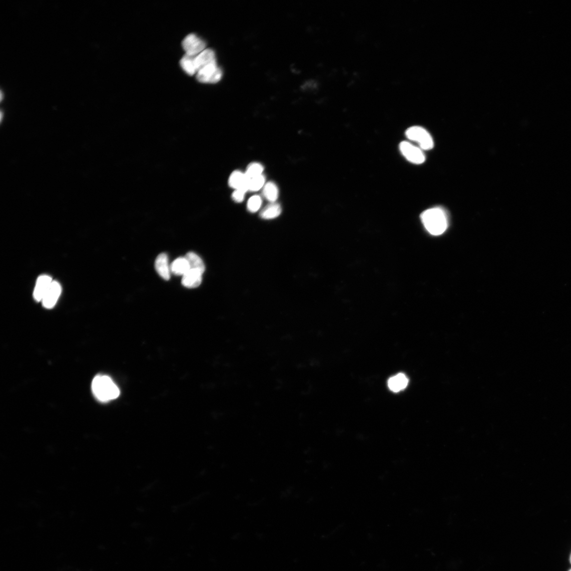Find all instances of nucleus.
<instances>
[{
	"label": "nucleus",
	"instance_id": "nucleus-15",
	"mask_svg": "<svg viewBox=\"0 0 571 571\" xmlns=\"http://www.w3.org/2000/svg\"><path fill=\"white\" fill-rule=\"evenodd\" d=\"M282 213V208L276 203L268 205L260 213V217L265 220H271L279 217Z\"/></svg>",
	"mask_w": 571,
	"mask_h": 571
},
{
	"label": "nucleus",
	"instance_id": "nucleus-10",
	"mask_svg": "<svg viewBox=\"0 0 571 571\" xmlns=\"http://www.w3.org/2000/svg\"><path fill=\"white\" fill-rule=\"evenodd\" d=\"M203 274L198 270L191 269L183 276L182 284L187 288L198 287L202 283Z\"/></svg>",
	"mask_w": 571,
	"mask_h": 571
},
{
	"label": "nucleus",
	"instance_id": "nucleus-23",
	"mask_svg": "<svg viewBox=\"0 0 571 571\" xmlns=\"http://www.w3.org/2000/svg\"><path fill=\"white\" fill-rule=\"evenodd\" d=\"M0 94H1V96H0V98H1V100H2L3 98V92L1 91V93H0Z\"/></svg>",
	"mask_w": 571,
	"mask_h": 571
},
{
	"label": "nucleus",
	"instance_id": "nucleus-13",
	"mask_svg": "<svg viewBox=\"0 0 571 571\" xmlns=\"http://www.w3.org/2000/svg\"><path fill=\"white\" fill-rule=\"evenodd\" d=\"M215 61H217L215 52L211 49H205L195 57L196 66L198 72L205 65Z\"/></svg>",
	"mask_w": 571,
	"mask_h": 571
},
{
	"label": "nucleus",
	"instance_id": "nucleus-14",
	"mask_svg": "<svg viewBox=\"0 0 571 571\" xmlns=\"http://www.w3.org/2000/svg\"><path fill=\"white\" fill-rule=\"evenodd\" d=\"M190 269V264L185 257L177 258L171 265V273L175 275L184 276Z\"/></svg>",
	"mask_w": 571,
	"mask_h": 571
},
{
	"label": "nucleus",
	"instance_id": "nucleus-18",
	"mask_svg": "<svg viewBox=\"0 0 571 571\" xmlns=\"http://www.w3.org/2000/svg\"><path fill=\"white\" fill-rule=\"evenodd\" d=\"M185 258L188 261L191 269L198 270L203 274L204 273L205 267L202 259L193 252L187 253Z\"/></svg>",
	"mask_w": 571,
	"mask_h": 571
},
{
	"label": "nucleus",
	"instance_id": "nucleus-3",
	"mask_svg": "<svg viewBox=\"0 0 571 571\" xmlns=\"http://www.w3.org/2000/svg\"><path fill=\"white\" fill-rule=\"evenodd\" d=\"M222 76V71L217 61H215L200 69L196 74V79L202 83L215 84L221 80Z\"/></svg>",
	"mask_w": 571,
	"mask_h": 571
},
{
	"label": "nucleus",
	"instance_id": "nucleus-24",
	"mask_svg": "<svg viewBox=\"0 0 571 571\" xmlns=\"http://www.w3.org/2000/svg\"><path fill=\"white\" fill-rule=\"evenodd\" d=\"M3 112H1V120H2V119H3Z\"/></svg>",
	"mask_w": 571,
	"mask_h": 571
},
{
	"label": "nucleus",
	"instance_id": "nucleus-26",
	"mask_svg": "<svg viewBox=\"0 0 571 571\" xmlns=\"http://www.w3.org/2000/svg\"><path fill=\"white\" fill-rule=\"evenodd\" d=\"M569 571H571V569Z\"/></svg>",
	"mask_w": 571,
	"mask_h": 571
},
{
	"label": "nucleus",
	"instance_id": "nucleus-21",
	"mask_svg": "<svg viewBox=\"0 0 571 571\" xmlns=\"http://www.w3.org/2000/svg\"><path fill=\"white\" fill-rule=\"evenodd\" d=\"M262 200L258 195L252 196L247 203V208L249 212L255 213L257 212L261 207Z\"/></svg>",
	"mask_w": 571,
	"mask_h": 571
},
{
	"label": "nucleus",
	"instance_id": "nucleus-9",
	"mask_svg": "<svg viewBox=\"0 0 571 571\" xmlns=\"http://www.w3.org/2000/svg\"><path fill=\"white\" fill-rule=\"evenodd\" d=\"M53 282L52 278L47 275L41 276L37 279L34 292L36 301H42Z\"/></svg>",
	"mask_w": 571,
	"mask_h": 571
},
{
	"label": "nucleus",
	"instance_id": "nucleus-11",
	"mask_svg": "<svg viewBox=\"0 0 571 571\" xmlns=\"http://www.w3.org/2000/svg\"><path fill=\"white\" fill-rule=\"evenodd\" d=\"M155 268L157 273L162 278L168 280L171 277V266L168 263L167 255L164 253L159 255L155 261Z\"/></svg>",
	"mask_w": 571,
	"mask_h": 571
},
{
	"label": "nucleus",
	"instance_id": "nucleus-17",
	"mask_svg": "<svg viewBox=\"0 0 571 571\" xmlns=\"http://www.w3.org/2000/svg\"><path fill=\"white\" fill-rule=\"evenodd\" d=\"M263 195L268 201L271 203H275L279 196L278 187L273 182L267 183L264 186Z\"/></svg>",
	"mask_w": 571,
	"mask_h": 571
},
{
	"label": "nucleus",
	"instance_id": "nucleus-20",
	"mask_svg": "<svg viewBox=\"0 0 571 571\" xmlns=\"http://www.w3.org/2000/svg\"><path fill=\"white\" fill-rule=\"evenodd\" d=\"M265 183V177L263 175L250 179L249 191L256 192L260 190Z\"/></svg>",
	"mask_w": 571,
	"mask_h": 571
},
{
	"label": "nucleus",
	"instance_id": "nucleus-5",
	"mask_svg": "<svg viewBox=\"0 0 571 571\" xmlns=\"http://www.w3.org/2000/svg\"><path fill=\"white\" fill-rule=\"evenodd\" d=\"M399 149L407 160L413 164H423L425 157L422 150L407 142H402L399 145Z\"/></svg>",
	"mask_w": 571,
	"mask_h": 571
},
{
	"label": "nucleus",
	"instance_id": "nucleus-4",
	"mask_svg": "<svg viewBox=\"0 0 571 571\" xmlns=\"http://www.w3.org/2000/svg\"><path fill=\"white\" fill-rule=\"evenodd\" d=\"M408 139L418 144L422 149L428 151L433 148V139L423 128L415 126L408 129L406 132Z\"/></svg>",
	"mask_w": 571,
	"mask_h": 571
},
{
	"label": "nucleus",
	"instance_id": "nucleus-7",
	"mask_svg": "<svg viewBox=\"0 0 571 571\" xmlns=\"http://www.w3.org/2000/svg\"><path fill=\"white\" fill-rule=\"evenodd\" d=\"M61 292L62 288L60 284L53 281L43 299V306L46 308H53L57 303Z\"/></svg>",
	"mask_w": 571,
	"mask_h": 571
},
{
	"label": "nucleus",
	"instance_id": "nucleus-16",
	"mask_svg": "<svg viewBox=\"0 0 571 571\" xmlns=\"http://www.w3.org/2000/svg\"><path fill=\"white\" fill-rule=\"evenodd\" d=\"M195 57L196 56L185 54L180 62L181 66L183 70L190 76H194L198 72L196 66Z\"/></svg>",
	"mask_w": 571,
	"mask_h": 571
},
{
	"label": "nucleus",
	"instance_id": "nucleus-22",
	"mask_svg": "<svg viewBox=\"0 0 571 571\" xmlns=\"http://www.w3.org/2000/svg\"><path fill=\"white\" fill-rule=\"evenodd\" d=\"M246 191L242 190H236L232 195V199L237 203H241L244 200Z\"/></svg>",
	"mask_w": 571,
	"mask_h": 571
},
{
	"label": "nucleus",
	"instance_id": "nucleus-2",
	"mask_svg": "<svg viewBox=\"0 0 571 571\" xmlns=\"http://www.w3.org/2000/svg\"><path fill=\"white\" fill-rule=\"evenodd\" d=\"M420 218L426 229L432 235H441L447 229V218L441 209L435 208L427 210L421 214Z\"/></svg>",
	"mask_w": 571,
	"mask_h": 571
},
{
	"label": "nucleus",
	"instance_id": "nucleus-12",
	"mask_svg": "<svg viewBox=\"0 0 571 571\" xmlns=\"http://www.w3.org/2000/svg\"><path fill=\"white\" fill-rule=\"evenodd\" d=\"M408 379L403 373H398L391 377L388 381L389 388L393 392H398L405 389L408 384Z\"/></svg>",
	"mask_w": 571,
	"mask_h": 571
},
{
	"label": "nucleus",
	"instance_id": "nucleus-1",
	"mask_svg": "<svg viewBox=\"0 0 571 571\" xmlns=\"http://www.w3.org/2000/svg\"><path fill=\"white\" fill-rule=\"evenodd\" d=\"M92 390L94 395L102 402L114 400L119 397L120 393L113 380L106 375H98L93 379Z\"/></svg>",
	"mask_w": 571,
	"mask_h": 571
},
{
	"label": "nucleus",
	"instance_id": "nucleus-19",
	"mask_svg": "<svg viewBox=\"0 0 571 571\" xmlns=\"http://www.w3.org/2000/svg\"><path fill=\"white\" fill-rule=\"evenodd\" d=\"M264 170L263 165L258 163H254L249 165L245 174L249 179H251L253 178L263 175L262 174H263Z\"/></svg>",
	"mask_w": 571,
	"mask_h": 571
},
{
	"label": "nucleus",
	"instance_id": "nucleus-6",
	"mask_svg": "<svg viewBox=\"0 0 571 571\" xmlns=\"http://www.w3.org/2000/svg\"><path fill=\"white\" fill-rule=\"evenodd\" d=\"M182 46L186 55L193 56H198L206 49L205 43L193 34L185 37Z\"/></svg>",
	"mask_w": 571,
	"mask_h": 571
},
{
	"label": "nucleus",
	"instance_id": "nucleus-25",
	"mask_svg": "<svg viewBox=\"0 0 571 571\" xmlns=\"http://www.w3.org/2000/svg\"><path fill=\"white\" fill-rule=\"evenodd\" d=\"M570 562L571 563V555H570Z\"/></svg>",
	"mask_w": 571,
	"mask_h": 571
},
{
	"label": "nucleus",
	"instance_id": "nucleus-8",
	"mask_svg": "<svg viewBox=\"0 0 571 571\" xmlns=\"http://www.w3.org/2000/svg\"><path fill=\"white\" fill-rule=\"evenodd\" d=\"M250 179L245 173L240 171H235L230 175L229 184L233 189L242 190L246 192L249 191Z\"/></svg>",
	"mask_w": 571,
	"mask_h": 571
}]
</instances>
